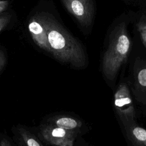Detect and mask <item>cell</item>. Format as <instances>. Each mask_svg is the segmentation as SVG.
Instances as JSON below:
<instances>
[{"mask_svg": "<svg viewBox=\"0 0 146 146\" xmlns=\"http://www.w3.org/2000/svg\"><path fill=\"white\" fill-rule=\"evenodd\" d=\"M42 137L55 146H73L75 135L72 131L56 125H46L40 130Z\"/></svg>", "mask_w": 146, "mask_h": 146, "instance_id": "obj_4", "label": "cell"}, {"mask_svg": "<svg viewBox=\"0 0 146 146\" xmlns=\"http://www.w3.org/2000/svg\"><path fill=\"white\" fill-rule=\"evenodd\" d=\"M136 26L141 41L146 48V14L142 15Z\"/></svg>", "mask_w": 146, "mask_h": 146, "instance_id": "obj_10", "label": "cell"}, {"mask_svg": "<svg viewBox=\"0 0 146 146\" xmlns=\"http://www.w3.org/2000/svg\"><path fill=\"white\" fill-rule=\"evenodd\" d=\"M10 2L8 0H0V13L7 9Z\"/></svg>", "mask_w": 146, "mask_h": 146, "instance_id": "obj_13", "label": "cell"}, {"mask_svg": "<svg viewBox=\"0 0 146 146\" xmlns=\"http://www.w3.org/2000/svg\"><path fill=\"white\" fill-rule=\"evenodd\" d=\"M54 125L66 130H73L81 126V123L69 117H60L54 121Z\"/></svg>", "mask_w": 146, "mask_h": 146, "instance_id": "obj_7", "label": "cell"}, {"mask_svg": "<svg viewBox=\"0 0 146 146\" xmlns=\"http://www.w3.org/2000/svg\"><path fill=\"white\" fill-rule=\"evenodd\" d=\"M139 84L142 87H146V68L140 70L137 75Z\"/></svg>", "mask_w": 146, "mask_h": 146, "instance_id": "obj_11", "label": "cell"}, {"mask_svg": "<svg viewBox=\"0 0 146 146\" xmlns=\"http://www.w3.org/2000/svg\"><path fill=\"white\" fill-rule=\"evenodd\" d=\"M66 10L83 27L88 28L93 22L95 8L92 0H61Z\"/></svg>", "mask_w": 146, "mask_h": 146, "instance_id": "obj_3", "label": "cell"}, {"mask_svg": "<svg viewBox=\"0 0 146 146\" xmlns=\"http://www.w3.org/2000/svg\"><path fill=\"white\" fill-rule=\"evenodd\" d=\"M50 53L58 60L82 68L87 63V55L81 42L50 15L43 14Z\"/></svg>", "mask_w": 146, "mask_h": 146, "instance_id": "obj_1", "label": "cell"}, {"mask_svg": "<svg viewBox=\"0 0 146 146\" xmlns=\"http://www.w3.org/2000/svg\"><path fill=\"white\" fill-rule=\"evenodd\" d=\"M6 63V56L3 51L0 50V72L3 69Z\"/></svg>", "mask_w": 146, "mask_h": 146, "instance_id": "obj_14", "label": "cell"}, {"mask_svg": "<svg viewBox=\"0 0 146 146\" xmlns=\"http://www.w3.org/2000/svg\"><path fill=\"white\" fill-rule=\"evenodd\" d=\"M19 131L25 146H42L38 139L29 131L23 128L19 129Z\"/></svg>", "mask_w": 146, "mask_h": 146, "instance_id": "obj_8", "label": "cell"}, {"mask_svg": "<svg viewBox=\"0 0 146 146\" xmlns=\"http://www.w3.org/2000/svg\"><path fill=\"white\" fill-rule=\"evenodd\" d=\"M28 27L35 43L40 48L50 52V47L43 14L33 17L29 21Z\"/></svg>", "mask_w": 146, "mask_h": 146, "instance_id": "obj_6", "label": "cell"}, {"mask_svg": "<svg viewBox=\"0 0 146 146\" xmlns=\"http://www.w3.org/2000/svg\"><path fill=\"white\" fill-rule=\"evenodd\" d=\"M132 134L137 143L146 145V130L140 127H136L132 130Z\"/></svg>", "mask_w": 146, "mask_h": 146, "instance_id": "obj_9", "label": "cell"}, {"mask_svg": "<svg viewBox=\"0 0 146 146\" xmlns=\"http://www.w3.org/2000/svg\"><path fill=\"white\" fill-rule=\"evenodd\" d=\"M0 146H13L11 143L6 139L2 140L0 142Z\"/></svg>", "mask_w": 146, "mask_h": 146, "instance_id": "obj_15", "label": "cell"}, {"mask_svg": "<svg viewBox=\"0 0 146 146\" xmlns=\"http://www.w3.org/2000/svg\"><path fill=\"white\" fill-rule=\"evenodd\" d=\"M131 48V40L125 22L117 25L111 31L108 45L102 59V71L105 77L113 80L126 61Z\"/></svg>", "mask_w": 146, "mask_h": 146, "instance_id": "obj_2", "label": "cell"}, {"mask_svg": "<svg viewBox=\"0 0 146 146\" xmlns=\"http://www.w3.org/2000/svg\"><path fill=\"white\" fill-rule=\"evenodd\" d=\"M114 104L117 113L123 120H133L134 107L126 84H121L118 87L114 95Z\"/></svg>", "mask_w": 146, "mask_h": 146, "instance_id": "obj_5", "label": "cell"}, {"mask_svg": "<svg viewBox=\"0 0 146 146\" xmlns=\"http://www.w3.org/2000/svg\"><path fill=\"white\" fill-rule=\"evenodd\" d=\"M10 18L11 16L8 13L0 16V32L6 27L9 23Z\"/></svg>", "mask_w": 146, "mask_h": 146, "instance_id": "obj_12", "label": "cell"}]
</instances>
